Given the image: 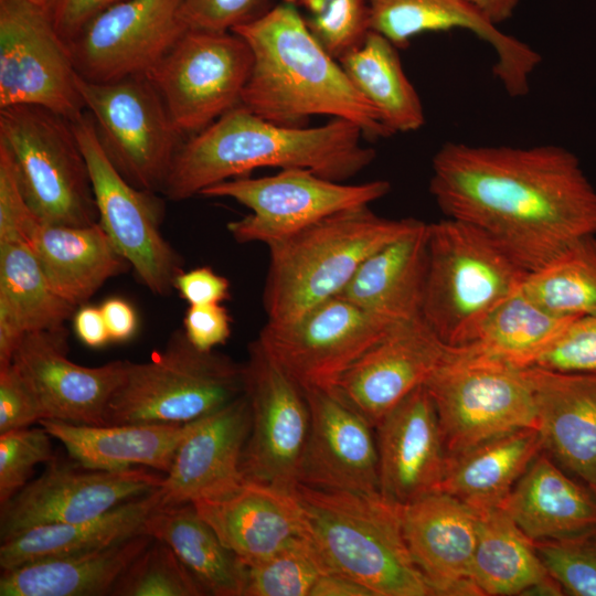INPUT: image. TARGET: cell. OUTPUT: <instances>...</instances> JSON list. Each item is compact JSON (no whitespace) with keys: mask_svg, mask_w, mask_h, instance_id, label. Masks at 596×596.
<instances>
[{"mask_svg":"<svg viewBox=\"0 0 596 596\" xmlns=\"http://www.w3.org/2000/svg\"><path fill=\"white\" fill-rule=\"evenodd\" d=\"M76 307L51 286L18 233H0V366L12 362L26 333L54 331Z\"/></svg>","mask_w":596,"mask_h":596,"instance_id":"f546056e","label":"cell"},{"mask_svg":"<svg viewBox=\"0 0 596 596\" xmlns=\"http://www.w3.org/2000/svg\"><path fill=\"white\" fill-rule=\"evenodd\" d=\"M455 351L422 316L400 321L348 369L333 392L375 428Z\"/></svg>","mask_w":596,"mask_h":596,"instance_id":"ffe728a7","label":"cell"},{"mask_svg":"<svg viewBox=\"0 0 596 596\" xmlns=\"http://www.w3.org/2000/svg\"><path fill=\"white\" fill-rule=\"evenodd\" d=\"M162 480L159 471L143 467L95 470L53 458L39 478L1 504V542L38 525L97 518L157 490Z\"/></svg>","mask_w":596,"mask_h":596,"instance_id":"d6986e66","label":"cell"},{"mask_svg":"<svg viewBox=\"0 0 596 596\" xmlns=\"http://www.w3.org/2000/svg\"><path fill=\"white\" fill-rule=\"evenodd\" d=\"M222 543L248 565L267 558L292 540L307 535L295 491L248 480L213 499L193 502Z\"/></svg>","mask_w":596,"mask_h":596,"instance_id":"83f0119b","label":"cell"},{"mask_svg":"<svg viewBox=\"0 0 596 596\" xmlns=\"http://www.w3.org/2000/svg\"><path fill=\"white\" fill-rule=\"evenodd\" d=\"M74 329L79 340L91 348L110 341L100 308L82 306L74 313Z\"/></svg>","mask_w":596,"mask_h":596,"instance_id":"db71d44e","label":"cell"},{"mask_svg":"<svg viewBox=\"0 0 596 596\" xmlns=\"http://www.w3.org/2000/svg\"><path fill=\"white\" fill-rule=\"evenodd\" d=\"M52 438L43 426L0 434V504L29 482L39 464L54 458Z\"/></svg>","mask_w":596,"mask_h":596,"instance_id":"f6af8a7d","label":"cell"},{"mask_svg":"<svg viewBox=\"0 0 596 596\" xmlns=\"http://www.w3.org/2000/svg\"><path fill=\"white\" fill-rule=\"evenodd\" d=\"M158 489L124 502L89 520L28 529L0 545V567L12 570L41 560L102 550L143 533L146 520L159 507Z\"/></svg>","mask_w":596,"mask_h":596,"instance_id":"836d02e7","label":"cell"},{"mask_svg":"<svg viewBox=\"0 0 596 596\" xmlns=\"http://www.w3.org/2000/svg\"><path fill=\"white\" fill-rule=\"evenodd\" d=\"M396 323L336 296L288 323L267 321L256 340L302 391L333 392L348 369Z\"/></svg>","mask_w":596,"mask_h":596,"instance_id":"9a60e30c","label":"cell"},{"mask_svg":"<svg viewBox=\"0 0 596 596\" xmlns=\"http://www.w3.org/2000/svg\"><path fill=\"white\" fill-rule=\"evenodd\" d=\"M244 373L251 429L242 456L243 476L295 491L310 428L305 393L257 340L248 345Z\"/></svg>","mask_w":596,"mask_h":596,"instance_id":"2e32d148","label":"cell"},{"mask_svg":"<svg viewBox=\"0 0 596 596\" xmlns=\"http://www.w3.org/2000/svg\"><path fill=\"white\" fill-rule=\"evenodd\" d=\"M67 331L26 333L12 361L24 373L44 412V419L105 425L108 403L120 384L127 360L83 366L67 356Z\"/></svg>","mask_w":596,"mask_h":596,"instance_id":"cb8c5ba5","label":"cell"},{"mask_svg":"<svg viewBox=\"0 0 596 596\" xmlns=\"http://www.w3.org/2000/svg\"><path fill=\"white\" fill-rule=\"evenodd\" d=\"M338 61L392 135L424 125L422 100L403 70L398 49L384 35L371 30L360 46Z\"/></svg>","mask_w":596,"mask_h":596,"instance_id":"74e56055","label":"cell"},{"mask_svg":"<svg viewBox=\"0 0 596 596\" xmlns=\"http://www.w3.org/2000/svg\"><path fill=\"white\" fill-rule=\"evenodd\" d=\"M295 494L328 573L360 583L373 596L434 595L408 551L400 504L381 493L304 485Z\"/></svg>","mask_w":596,"mask_h":596,"instance_id":"277c9868","label":"cell"},{"mask_svg":"<svg viewBox=\"0 0 596 596\" xmlns=\"http://www.w3.org/2000/svg\"><path fill=\"white\" fill-rule=\"evenodd\" d=\"M531 366L596 374V316L574 319Z\"/></svg>","mask_w":596,"mask_h":596,"instance_id":"bcb514c9","label":"cell"},{"mask_svg":"<svg viewBox=\"0 0 596 596\" xmlns=\"http://www.w3.org/2000/svg\"><path fill=\"white\" fill-rule=\"evenodd\" d=\"M252 66V50L237 33L189 29L146 75L179 130L193 136L241 105Z\"/></svg>","mask_w":596,"mask_h":596,"instance_id":"4fadbf2b","label":"cell"},{"mask_svg":"<svg viewBox=\"0 0 596 596\" xmlns=\"http://www.w3.org/2000/svg\"><path fill=\"white\" fill-rule=\"evenodd\" d=\"M116 596H202L199 583L169 545L153 539L116 584Z\"/></svg>","mask_w":596,"mask_h":596,"instance_id":"b9f144b4","label":"cell"},{"mask_svg":"<svg viewBox=\"0 0 596 596\" xmlns=\"http://www.w3.org/2000/svg\"><path fill=\"white\" fill-rule=\"evenodd\" d=\"M390 190L386 180L348 184L292 168L268 177L225 180L199 195L227 198L248 207L251 214L227 224L230 234L238 243L268 245L336 213L369 206Z\"/></svg>","mask_w":596,"mask_h":596,"instance_id":"8fae6325","label":"cell"},{"mask_svg":"<svg viewBox=\"0 0 596 596\" xmlns=\"http://www.w3.org/2000/svg\"><path fill=\"white\" fill-rule=\"evenodd\" d=\"M411 556L434 595H481L472 578L478 513L444 492L401 505Z\"/></svg>","mask_w":596,"mask_h":596,"instance_id":"484cf974","label":"cell"},{"mask_svg":"<svg viewBox=\"0 0 596 596\" xmlns=\"http://www.w3.org/2000/svg\"><path fill=\"white\" fill-rule=\"evenodd\" d=\"M31 383L13 361L0 366V434L26 428L44 419Z\"/></svg>","mask_w":596,"mask_h":596,"instance_id":"7dc6e473","label":"cell"},{"mask_svg":"<svg viewBox=\"0 0 596 596\" xmlns=\"http://www.w3.org/2000/svg\"><path fill=\"white\" fill-rule=\"evenodd\" d=\"M371 30L405 49L426 32L461 29L494 52L493 75L512 97L530 91V78L541 55L525 42L502 32L468 0H368Z\"/></svg>","mask_w":596,"mask_h":596,"instance_id":"603a6c76","label":"cell"},{"mask_svg":"<svg viewBox=\"0 0 596 596\" xmlns=\"http://www.w3.org/2000/svg\"><path fill=\"white\" fill-rule=\"evenodd\" d=\"M189 29L182 0H119L68 44L78 75L105 83L148 74Z\"/></svg>","mask_w":596,"mask_h":596,"instance_id":"ac0fdd59","label":"cell"},{"mask_svg":"<svg viewBox=\"0 0 596 596\" xmlns=\"http://www.w3.org/2000/svg\"><path fill=\"white\" fill-rule=\"evenodd\" d=\"M100 310L110 341L129 340L137 329V316L134 308L120 298H109L100 305Z\"/></svg>","mask_w":596,"mask_h":596,"instance_id":"f5cc1de1","label":"cell"},{"mask_svg":"<svg viewBox=\"0 0 596 596\" xmlns=\"http://www.w3.org/2000/svg\"><path fill=\"white\" fill-rule=\"evenodd\" d=\"M77 76L44 0H0V109L33 105L74 121L86 110Z\"/></svg>","mask_w":596,"mask_h":596,"instance_id":"5bb4252c","label":"cell"},{"mask_svg":"<svg viewBox=\"0 0 596 596\" xmlns=\"http://www.w3.org/2000/svg\"><path fill=\"white\" fill-rule=\"evenodd\" d=\"M310 596H373L358 582L337 574H323L313 585Z\"/></svg>","mask_w":596,"mask_h":596,"instance_id":"11a10c76","label":"cell"},{"mask_svg":"<svg viewBox=\"0 0 596 596\" xmlns=\"http://www.w3.org/2000/svg\"><path fill=\"white\" fill-rule=\"evenodd\" d=\"M323 574L328 572L312 542L308 535L299 536L267 558L246 565L243 596H310Z\"/></svg>","mask_w":596,"mask_h":596,"instance_id":"60d3db41","label":"cell"},{"mask_svg":"<svg viewBox=\"0 0 596 596\" xmlns=\"http://www.w3.org/2000/svg\"><path fill=\"white\" fill-rule=\"evenodd\" d=\"M0 232L18 233L53 289L75 307L84 306L108 279L131 268L98 222L66 226L40 220L11 173L0 177Z\"/></svg>","mask_w":596,"mask_h":596,"instance_id":"e0dca14e","label":"cell"},{"mask_svg":"<svg viewBox=\"0 0 596 596\" xmlns=\"http://www.w3.org/2000/svg\"><path fill=\"white\" fill-rule=\"evenodd\" d=\"M544 450L536 427L515 429L447 456L437 492L482 512L498 508Z\"/></svg>","mask_w":596,"mask_h":596,"instance_id":"d6a6232c","label":"cell"},{"mask_svg":"<svg viewBox=\"0 0 596 596\" xmlns=\"http://www.w3.org/2000/svg\"><path fill=\"white\" fill-rule=\"evenodd\" d=\"M427 225L416 227L370 255L338 295L398 322L421 317L427 272Z\"/></svg>","mask_w":596,"mask_h":596,"instance_id":"1f68e13d","label":"cell"},{"mask_svg":"<svg viewBox=\"0 0 596 596\" xmlns=\"http://www.w3.org/2000/svg\"><path fill=\"white\" fill-rule=\"evenodd\" d=\"M576 318L544 308L521 287L490 313L473 340L461 349L468 355L515 369L529 368Z\"/></svg>","mask_w":596,"mask_h":596,"instance_id":"f35d334b","label":"cell"},{"mask_svg":"<svg viewBox=\"0 0 596 596\" xmlns=\"http://www.w3.org/2000/svg\"><path fill=\"white\" fill-rule=\"evenodd\" d=\"M419 222L383 217L369 206H360L269 243L263 291L267 321L288 323L338 296L370 255Z\"/></svg>","mask_w":596,"mask_h":596,"instance_id":"5b68a950","label":"cell"},{"mask_svg":"<svg viewBox=\"0 0 596 596\" xmlns=\"http://www.w3.org/2000/svg\"><path fill=\"white\" fill-rule=\"evenodd\" d=\"M143 533L169 545L205 595H244L246 565L222 543L193 503L156 508Z\"/></svg>","mask_w":596,"mask_h":596,"instance_id":"8d00e7d4","label":"cell"},{"mask_svg":"<svg viewBox=\"0 0 596 596\" xmlns=\"http://www.w3.org/2000/svg\"><path fill=\"white\" fill-rule=\"evenodd\" d=\"M529 272L485 231L446 217L427 225L422 318L446 344H469Z\"/></svg>","mask_w":596,"mask_h":596,"instance_id":"8992f818","label":"cell"},{"mask_svg":"<svg viewBox=\"0 0 596 596\" xmlns=\"http://www.w3.org/2000/svg\"><path fill=\"white\" fill-rule=\"evenodd\" d=\"M87 161L98 223L153 295L167 296L183 272L181 255L160 231L164 204L157 193L137 189L106 156L87 110L71 121Z\"/></svg>","mask_w":596,"mask_h":596,"instance_id":"7c38bea8","label":"cell"},{"mask_svg":"<svg viewBox=\"0 0 596 596\" xmlns=\"http://www.w3.org/2000/svg\"><path fill=\"white\" fill-rule=\"evenodd\" d=\"M310 428L299 485L323 490L380 493L374 426L334 392L304 391Z\"/></svg>","mask_w":596,"mask_h":596,"instance_id":"7402d4cb","label":"cell"},{"mask_svg":"<svg viewBox=\"0 0 596 596\" xmlns=\"http://www.w3.org/2000/svg\"><path fill=\"white\" fill-rule=\"evenodd\" d=\"M523 291L565 316H596V235L582 237L528 274Z\"/></svg>","mask_w":596,"mask_h":596,"instance_id":"ab89813d","label":"cell"},{"mask_svg":"<svg viewBox=\"0 0 596 596\" xmlns=\"http://www.w3.org/2000/svg\"><path fill=\"white\" fill-rule=\"evenodd\" d=\"M425 386L437 412L447 456L515 429L538 428L532 389L522 369L456 348Z\"/></svg>","mask_w":596,"mask_h":596,"instance_id":"30bf717a","label":"cell"},{"mask_svg":"<svg viewBox=\"0 0 596 596\" xmlns=\"http://www.w3.org/2000/svg\"><path fill=\"white\" fill-rule=\"evenodd\" d=\"M296 8L307 26L336 58L360 46L371 31L368 0H283Z\"/></svg>","mask_w":596,"mask_h":596,"instance_id":"7bdbcfd3","label":"cell"},{"mask_svg":"<svg viewBox=\"0 0 596 596\" xmlns=\"http://www.w3.org/2000/svg\"><path fill=\"white\" fill-rule=\"evenodd\" d=\"M152 540L141 533L102 550L2 571L0 596L111 595L119 578Z\"/></svg>","mask_w":596,"mask_h":596,"instance_id":"e575fe53","label":"cell"},{"mask_svg":"<svg viewBox=\"0 0 596 596\" xmlns=\"http://www.w3.org/2000/svg\"><path fill=\"white\" fill-rule=\"evenodd\" d=\"M174 289L189 306L221 304L230 297L227 278L209 266L183 270L175 279Z\"/></svg>","mask_w":596,"mask_h":596,"instance_id":"f907efd6","label":"cell"},{"mask_svg":"<svg viewBox=\"0 0 596 596\" xmlns=\"http://www.w3.org/2000/svg\"><path fill=\"white\" fill-rule=\"evenodd\" d=\"M253 53L241 105L272 123L299 127L311 116L341 118L365 138L392 136L372 105L307 26L281 2L235 28Z\"/></svg>","mask_w":596,"mask_h":596,"instance_id":"3957f363","label":"cell"},{"mask_svg":"<svg viewBox=\"0 0 596 596\" xmlns=\"http://www.w3.org/2000/svg\"><path fill=\"white\" fill-rule=\"evenodd\" d=\"M251 429L244 392L217 411L190 422L158 488L159 507L224 496L244 481L241 464Z\"/></svg>","mask_w":596,"mask_h":596,"instance_id":"44dd1931","label":"cell"},{"mask_svg":"<svg viewBox=\"0 0 596 596\" xmlns=\"http://www.w3.org/2000/svg\"><path fill=\"white\" fill-rule=\"evenodd\" d=\"M533 541L596 525V494L542 450L500 504Z\"/></svg>","mask_w":596,"mask_h":596,"instance_id":"4dcf8cb0","label":"cell"},{"mask_svg":"<svg viewBox=\"0 0 596 596\" xmlns=\"http://www.w3.org/2000/svg\"><path fill=\"white\" fill-rule=\"evenodd\" d=\"M245 392L244 364L196 349L183 330L146 362L127 361L105 424H185L202 418Z\"/></svg>","mask_w":596,"mask_h":596,"instance_id":"52a82bcc","label":"cell"},{"mask_svg":"<svg viewBox=\"0 0 596 596\" xmlns=\"http://www.w3.org/2000/svg\"><path fill=\"white\" fill-rule=\"evenodd\" d=\"M39 424L84 468L114 471L143 467L167 473L190 423L85 425L41 419Z\"/></svg>","mask_w":596,"mask_h":596,"instance_id":"f1b7e54d","label":"cell"},{"mask_svg":"<svg viewBox=\"0 0 596 596\" xmlns=\"http://www.w3.org/2000/svg\"><path fill=\"white\" fill-rule=\"evenodd\" d=\"M544 450L596 494V374L522 369Z\"/></svg>","mask_w":596,"mask_h":596,"instance_id":"4316f807","label":"cell"},{"mask_svg":"<svg viewBox=\"0 0 596 596\" xmlns=\"http://www.w3.org/2000/svg\"><path fill=\"white\" fill-rule=\"evenodd\" d=\"M380 493L400 505L437 492L447 454L433 398L425 384L376 426Z\"/></svg>","mask_w":596,"mask_h":596,"instance_id":"d4e9b609","label":"cell"},{"mask_svg":"<svg viewBox=\"0 0 596 596\" xmlns=\"http://www.w3.org/2000/svg\"><path fill=\"white\" fill-rule=\"evenodd\" d=\"M492 23L499 25L509 20L522 0H468Z\"/></svg>","mask_w":596,"mask_h":596,"instance_id":"9f6ffc18","label":"cell"},{"mask_svg":"<svg viewBox=\"0 0 596 596\" xmlns=\"http://www.w3.org/2000/svg\"><path fill=\"white\" fill-rule=\"evenodd\" d=\"M429 192L446 217L485 231L529 273L596 235V190L558 146L446 142L433 157Z\"/></svg>","mask_w":596,"mask_h":596,"instance_id":"6da1fadb","label":"cell"},{"mask_svg":"<svg viewBox=\"0 0 596 596\" xmlns=\"http://www.w3.org/2000/svg\"><path fill=\"white\" fill-rule=\"evenodd\" d=\"M478 513L472 578L481 595H563L531 540L501 508Z\"/></svg>","mask_w":596,"mask_h":596,"instance_id":"d590c367","label":"cell"},{"mask_svg":"<svg viewBox=\"0 0 596 596\" xmlns=\"http://www.w3.org/2000/svg\"><path fill=\"white\" fill-rule=\"evenodd\" d=\"M57 32L68 43L99 12L119 0H44Z\"/></svg>","mask_w":596,"mask_h":596,"instance_id":"816d5d0a","label":"cell"},{"mask_svg":"<svg viewBox=\"0 0 596 596\" xmlns=\"http://www.w3.org/2000/svg\"><path fill=\"white\" fill-rule=\"evenodd\" d=\"M263 0H182V15L190 29L233 31L251 21Z\"/></svg>","mask_w":596,"mask_h":596,"instance_id":"c3c4849f","label":"cell"},{"mask_svg":"<svg viewBox=\"0 0 596 596\" xmlns=\"http://www.w3.org/2000/svg\"><path fill=\"white\" fill-rule=\"evenodd\" d=\"M362 136L361 128L345 119L332 118L310 128L283 126L238 105L183 141L161 193L183 201L265 167L307 169L343 182L375 158Z\"/></svg>","mask_w":596,"mask_h":596,"instance_id":"7a4b0ae2","label":"cell"},{"mask_svg":"<svg viewBox=\"0 0 596 596\" xmlns=\"http://www.w3.org/2000/svg\"><path fill=\"white\" fill-rule=\"evenodd\" d=\"M0 147L40 220L66 226L98 222L87 161L70 120L33 105L1 108Z\"/></svg>","mask_w":596,"mask_h":596,"instance_id":"ba28073f","label":"cell"},{"mask_svg":"<svg viewBox=\"0 0 596 596\" xmlns=\"http://www.w3.org/2000/svg\"><path fill=\"white\" fill-rule=\"evenodd\" d=\"M533 542L563 594L596 596V525L570 535Z\"/></svg>","mask_w":596,"mask_h":596,"instance_id":"ee69618b","label":"cell"},{"mask_svg":"<svg viewBox=\"0 0 596 596\" xmlns=\"http://www.w3.org/2000/svg\"><path fill=\"white\" fill-rule=\"evenodd\" d=\"M231 317L221 304L189 306L183 318L188 340L201 351H213L231 336Z\"/></svg>","mask_w":596,"mask_h":596,"instance_id":"681fc988","label":"cell"},{"mask_svg":"<svg viewBox=\"0 0 596 596\" xmlns=\"http://www.w3.org/2000/svg\"><path fill=\"white\" fill-rule=\"evenodd\" d=\"M77 87L98 140L117 171L134 187L162 192L185 139L147 75Z\"/></svg>","mask_w":596,"mask_h":596,"instance_id":"9c48e42d","label":"cell"}]
</instances>
